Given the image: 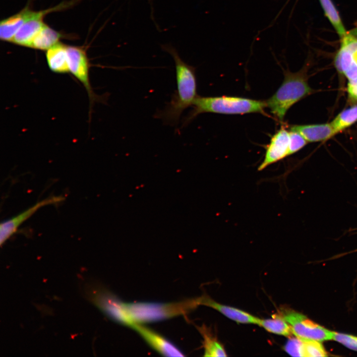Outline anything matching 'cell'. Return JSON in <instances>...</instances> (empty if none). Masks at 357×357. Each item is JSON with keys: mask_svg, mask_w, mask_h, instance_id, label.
<instances>
[{"mask_svg": "<svg viewBox=\"0 0 357 357\" xmlns=\"http://www.w3.org/2000/svg\"><path fill=\"white\" fill-rule=\"evenodd\" d=\"M163 51L169 53L175 64L177 89L171 100L162 110L157 111L154 118L172 126H177L182 113L192 106L197 97L195 68L185 62L171 44L161 45Z\"/></svg>", "mask_w": 357, "mask_h": 357, "instance_id": "obj_1", "label": "cell"}, {"mask_svg": "<svg viewBox=\"0 0 357 357\" xmlns=\"http://www.w3.org/2000/svg\"><path fill=\"white\" fill-rule=\"evenodd\" d=\"M192 109L184 117L181 128L186 127L198 115L205 113L236 115L264 114L266 101L232 96L201 97L197 96Z\"/></svg>", "mask_w": 357, "mask_h": 357, "instance_id": "obj_2", "label": "cell"}, {"mask_svg": "<svg viewBox=\"0 0 357 357\" xmlns=\"http://www.w3.org/2000/svg\"><path fill=\"white\" fill-rule=\"evenodd\" d=\"M311 92L306 76L302 72L286 71L281 86L266 101L267 107L277 119L282 121L288 110Z\"/></svg>", "mask_w": 357, "mask_h": 357, "instance_id": "obj_3", "label": "cell"}, {"mask_svg": "<svg viewBox=\"0 0 357 357\" xmlns=\"http://www.w3.org/2000/svg\"><path fill=\"white\" fill-rule=\"evenodd\" d=\"M198 305L197 298L167 303L149 302L125 303L132 325L134 323L141 324L157 321L186 314Z\"/></svg>", "mask_w": 357, "mask_h": 357, "instance_id": "obj_4", "label": "cell"}, {"mask_svg": "<svg viewBox=\"0 0 357 357\" xmlns=\"http://www.w3.org/2000/svg\"><path fill=\"white\" fill-rule=\"evenodd\" d=\"M279 314L290 325L293 335L298 338L321 342L332 340L333 331L322 326L301 313L284 307L280 309Z\"/></svg>", "mask_w": 357, "mask_h": 357, "instance_id": "obj_5", "label": "cell"}, {"mask_svg": "<svg viewBox=\"0 0 357 357\" xmlns=\"http://www.w3.org/2000/svg\"><path fill=\"white\" fill-rule=\"evenodd\" d=\"M89 300L108 317L120 324L130 327L132 322L125 307V302L114 294L99 286L88 288Z\"/></svg>", "mask_w": 357, "mask_h": 357, "instance_id": "obj_6", "label": "cell"}, {"mask_svg": "<svg viewBox=\"0 0 357 357\" xmlns=\"http://www.w3.org/2000/svg\"><path fill=\"white\" fill-rule=\"evenodd\" d=\"M72 4V1L63 2L52 8L38 11H34L33 14L15 34L11 42L29 48L33 39L45 24L43 20L45 15L49 13L70 7Z\"/></svg>", "mask_w": 357, "mask_h": 357, "instance_id": "obj_7", "label": "cell"}, {"mask_svg": "<svg viewBox=\"0 0 357 357\" xmlns=\"http://www.w3.org/2000/svg\"><path fill=\"white\" fill-rule=\"evenodd\" d=\"M69 72L83 84L93 104L97 100L89 80V63L86 52L83 48L67 46Z\"/></svg>", "mask_w": 357, "mask_h": 357, "instance_id": "obj_8", "label": "cell"}, {"mask_svg": "<svg viewBox=\"0 0 357 357\" xmlns=\"http://www.w3.org/2000/svg\"><path fill=\"white\" fill-rule=\"evenodd\" d=\"M64 197L62 196H51L43 199L17 215L0 224V243L2 245L17 231L19 227L39 209L49 205L57 204L62 202Z\"/></svg>", "mask_w": 357, "mask_h": 357, "instance_id": "obj_9", "label": "cell"}, {"mask_svg": "<svg viewBox=\"0 0 357 357\" xmlns=\"http://www.w3.org/2000/svg\"><path fill=\"white\" fill-rule=\"evenodd\" d=\"M289 132L281 127L272 136L266 146L264 158L258 170L262 171L289 156Z\"/></svg>", "mask_w": 357, "mask_h": 357, "instance_id": "obj_10", "label": "cell"}, {"mask_svg": "<svg viewBox=\"0 0 357 357\" xmlns=\"http://www.w3.org/2000/svg\"><path fill=\"white\" fill-rule=\"evenodd\" d=\"M153 349L165 356L183 357L182 352L174 344L155 331L141 324L133 323L131 326Z\"/></svg>", "mask_w": 357, "mask_h": 357, "instance_id": "obj_11", "label": "cell"}, {"mask_svg": "<svg viewBox=\"0 0 357 357\" xmlns=\"http://www.w3.org/2000/svg\"><path fill=\"white\" fill-rule=\"evenodd\" d=\"M197 299L199 305H203L216 309L238 323L258 325L260 318L243 310L217 302L206 295L197 298Z\"/></svg>", "mask_w": 357, "mask_h": 357, "instance_id": "obj_12", "label": "cell"}, {"mask_svg": "<svg viewBox=\"0 0 357 357\" xmlns=\"http://www.w3.org/2000/svg\"><path fill=\"white\" fill-rule=\"evenodd\" d=\"M34 11L27 5L18 13L1 20L0 22L1 40L11 42L15 34L33 14Z\"/></svg>", "mask_w": 357, "mask_h": 357, "instance_id": "obj_13", "label": "cell"}, {"mask_svg": "<svg viewBox=\"0 0 357 357\" xmlns=\"http://www.w3.org/2000/svg\"><path fill=\"white\" fill-rule=\"evenodd\" d=\"M290 130L299 133L307 142H311L325 140L336 134L331 123L294 125Z\"/></svg>", "mask_w": 357, "mask_h": 357, "instance_id": "obj_14", "label": "cell"}, {"mask_svg": "<svg viewBox=\"0 0 357 357\" xmlns=\"http://www.w3.org/2000/svg\"><path fill=\"white\" fill-rule=\"evenodd\" d=\"M67 46L59 42L47 50L46 60L52 71L57 73L69 72Z\"/></svg>", "mask_w": 357, "mask_h": 357, "instance_id": "obj_15", "label": "cell"}, {"mask_svg": "<svg viewBox=\"0 0 357 357\" xmlns=\"http://www.w3.org/2000/svg\"><path fill=\"white\" fill-rule=\"evenodd\" d=\"M63 35L48 25H44L40 31L31 42L29 48L41 50H48L59 42Z\"/></svg>", "mask_w": 357, "mask_h": 357, "instance_id": "obj_16", "label": "cell"}, {"mask_svg": "<svg viewBox=\"0 0 357 357\" xmlns=\"http://www.w3.org/2000/svg\"><path fill=\"white\" fill-rule=\"evenodd\" d=\"M198 331L203 338V345L205 357H226V352L223 346L213 336L210 330L205 326L198 327Z\"/></svg>", "mask_w": 357, "mask_h": 357, "instance_id": "obj_17", "label": "cell"}, {"mask_svg": "<svg viewBox=\"0 0 357 357\" xmlns=\"http://www.w3.org/2000/svg\"><path fill=\"white\" fill-rule=\"evenodd\" d=\"M258 325L267 331L277 335L290 337L293 335L290 325L279 313L270 319H260Z\"/></svg>", "mask_w": 357, "mask_h": 357, "instance_id": "obj_18", "label": "cell"}, {"mask_svg": "<svg viewBox=\"0 0 357 357\" xmlns=\"http://www.w3.org/2000/svg\"><path fill=\"white\" fill-rule=\"evenodd\" d=\"M357 121V105L339 114L331 122L336 133L342 131Z\"/></svg>", "mask_w": 357, "mask_h": 357, "instance_id": "obj_19", "label": "cell"}, {"mask_svg": "<svg viewBox=\"0 0 357 357\" xmlns=\"http://www.w3.org/2000/svg\"><path fill=\"white\" fill-rule=\"evenodd\" d=\"M326 15L341 38L347 34L338 11L331 0H319Z\"/></svg>", "mask_w": 357, "mask_h": 357, "instance_id": "obj_20", "label": "cell"}, {"mask_svg": "<svg viewBox=\"0 0 357 357\" xmlns=\"http://www.w3.org/2000/svg\"><path fill=\"white\" fill-rule=\"evenodd\" d=\"M304 357H327L328 353L321 342L314 340H302Z\"/></svg>", "mask_w": 357, "mask_h": 357, "instance_id": "obj_21", "label": "cell"}, {"mask_svg": "<svg viewBox=\"0 0 357 357\" xmlns=\"http://www.w3.org/2000/svg\"><path fill=\"white\" fill-rule=\"evenodd\" d=\"M354 55L341 47L335 59V65L338 71L344 73L354 61Z\"/></svg>", "mask_w": 357, "mask_h": 357, "instance_id": "obj_22", "label": "cell"}, {"mask_svg": "<svg viewBox=\"0 0 357 357\" xmlns=\"http://www.w3.org/2000/svg\"><path fill=\"white\" fill-rule=\"evenodd\" d=\"M284 350L293 357H304L303 341L302 339L290 337L285 345Z\"/></svg>", "mask_w": 357, "mask_h": 357, "instance_id": "obj_23", "label": "cell"}, {"mask_svg": "<svg viewBox=\"0 0 357 357\" xmlns=\"http://www.w3.org/2000/svg\"><path fill=\"white\" fill-rule=\"evenodd\" d=\"M332 340L350 350L357 351V336L333 331Z\"/></svg>", "mask_w": 357, "mask_h": 357, "instance_id": "obj_24", "label": "cell"}, {"mask_svg": "<svg viewBox=\"0 0 357 357\" xmlns=\"http://www.w3.org/2000/svg\"><path fill=\"white\" fill-rule=\"evenodd\" d=\"M289 138V156L300 150L307 143L300 134L294 131L290 130Z\"/></svg>", "mask_w": 357, "mask_h": 357, "instance_id": "obj_25", "label": "cell"}, {"mask_svg": "<svg viewBox=\"0 0 357 357\" xmlns=\"http://www.w3.org/2000/svg\"><path fill=\"white\" fill-rule=\"evenodd\" d=\"M341 47L354 55L357 53V38L353 35L346 34L342 38Z\"/></svg>", "mask_w": 357, "mask_h": 357, "instance_id": "obj_26", "label": "cell"}, {"mask_svg": "<svg viewBox=\"0 0 357 357\" xmlns=\"http://www.w3.org/2000/svg\"><path fill=\"white\" fill-rule=\"evenodd\" d=\"M344 74L349 81L357 79V62L355 60Z\"/></svg>", "mask_w": 357, "mask_h": 357, "instance_id": "obj_27", "label": "cell"}, {"mask_svg": "<svg viewBox=\"0 0 357 357\" xmlns=\"http://www.w3.org/2000/svg\"><path fill=\"white\" fill-rule=\"evenodd\" d=\"M348 92L350 100L353 102H357V84H348Z\"/></svg>", "mask_w": 357, "mask_h": 357, "instance_id": "obj_28", "label": "cell"}, {"mask_svg": "<svg viewBox=\"0 0 357 357\" xmlns=\"http://www.w3.org/2000/svg\"><path fill=\"white\" fill-rule=\"evenodd\" d=\"M354 59L355 60H356V61H357V53H356V54H355L354 55Z\"/></svg>", "mask_w": 357, "mask_h": 357, "instance_id": "obj_29", "label": "cell"}, {"mask_svg": "<svg viewBox=\"0 0 357 357\" xmlns=\"http://www.w3.org/2000/svg\"><path fill=\"white\" fill-rule=\"evenodd\" d=\"M351 231H356V232H355V234H357V228L353 229V230H351Z\"/></svg>", "mask_w": 357, "mask_h": 357, "instance_id": "obj_30", "label": "cell"}]
</instances>
